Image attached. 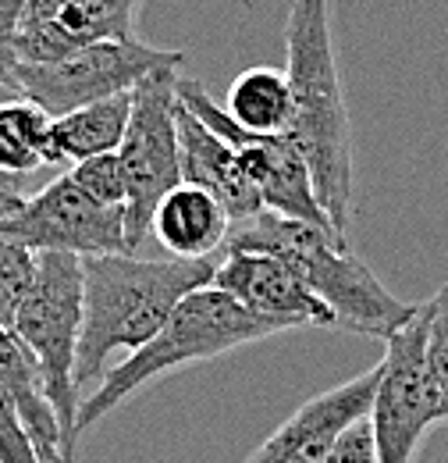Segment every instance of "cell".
<instances>
[{"mask_svg":"<svg viewBox=\"0 0 448 463\" xmlns=\"http://www.w3.org/2000/svg\"><path fill=\"white\" fill-rule=\"evenodd\" d=\"M285 75L292 90V118L285 136L299 146L317 203L335 239L349 246L352 214V132L338 75L331 0H292L285 22Z\"/></svg>","mask_w":448,"mask_h":463,"instance_id":"obj_1","label":"cell"},{"mask_svg":"<svg viewBox=\"0 0 448 463\" xmlns=\"http://www.w3.org/2000/svg\"><path fill=\"white\" fill-rule=\"evenodd\" d=\"M218 257H161L146 260L135 253L82 257V335L75 360V385H100L107 360L117 349L150 343L168 314L196 289L214 282Z\"/></svg>","mask_w":448,"mask_h":463,"instance_id":"obj_2","label":"cell"},{"mask_svg":"<svg viewBox=\"0 0 448 463\" xmlns=\"http://www.w3.org/2000/svg\"><path fill=\"white\" fill-rule=\"evenodd\" d=\"M224 250H257L285 260L299 282L331 310L341 332L388 339L420 307L395 299L363 260L338 246L331 232L275 211H260L257 218L231 225Z\"/></svg>","mask_w":448,"mask_h":463,"instance_id":"obj_3","label":"cell"},{"mask_svg":"<svg viewBox=\"0 0 448 463\" xmlns=\"http://www.w3.org/2000/svg\"><path fill=\"white\" fill-rule=\"evenodd\" d=\"M288 332L278 321H267L253 310H246L238 299H231L228 292L218 286L189 292L174 310L168 314V321L161 325V332L143 343L139 349H132L117 367H111L100 385L79 400V439L97 428L111 410L125 403L132 392L154 385L157 378H164L171 371L185 367V364H207L218 360L231 349H242L249 343H260L267 335Z\"/></svg>","mask_w":448,"mask_h":463,"instance_id":"obj_4","label":"cell"},{"mask_svg":"<svg viewBox=\"0 0 448 463\" xmlns=\"http://www.w3.org/2000/svg\"><path fill=\"white\" fill-rule=\"evenodd\" d=\"M82 257L36 253L33 289L14 310L11 332L33 353L61 424V463H79V385L75 360L82 335Z\"/></svg>","mask_w":448,"mask_h":463,"instance_id":"obj_5","label":"cell"},{"mask_svg":"<svg viewBox=\"0 0 448 463\" xmlns=\"http://www.w3.org/2000/svg\"><path fill=\"white\" fill-rule=\"evenodd\" d=\"M182 51H161L143 40H97L51 64H11V86L51 118L135 90L150 71L178 68Z\"/></svg>","mask_w":448,"mask_h":463,"instance_id":"obj_6","label":"cell"},{"mask_svg":"<svg viewBox=\"0 0 448 463\" xmlns=\"http://www.w3.org/2000/svg\"><path fill=\"white\" fill-rule=\"evenodd\" d=\"M174 79H178V68H157L132 90V118H128L125 139L117 146L121 172L128 182L125 235H128L132 253L150 235L157 203L182 182Z\"/></svg>","mask_w":448,"mask_h":463,"instance_id":"obj_7","label":"cell"},{"mask_svg":"<svg viewBox=\"0 0 448 463\" xmlns=\"http://www.w3.org/2000/svg\"><path fill=\"white\" fill-rule=\"evenodd\" d=\"M381 360V378L370 406V428L378 463H413L416 446L424 442L427 428L442 420L438 396L427 371V310L424 303L416 314L392 332Z\"/></svg>","mask_w":448,"mask_h":463,"instance_id":"obj_8","label":"cell"},{"mask_svg":"<svg viewBox=\"0 0 448 463\" xmlns=\"http://www.w3.org/2000/svg\"><path fill=\"white\" fill-rule=\"evenodd\" d=\"M174 93L178 100L192 111L196 118H203L224 143H231L246 165L249 178L257 182L260 196H264V207L285 214V218H299V222H310L317 229L331 232V222L324 214V207L317 203V193H313V182H310V168L299 154V146L288 139V136H257V132H246L238 128L228 111L221 108V100H214L207 93L203 82L196 79H174ZM338 242V239H335ZM341 246V242H338ZM349 250V246H345Z\"/></svg>","mask_w":448,"mask_h":463,"instance_id":"obj_9","label":"cell"},{"mask_svg":"<svg viewBox=\"0 0 448 463\" xmlns=\"http://www.w3.org/2000/svg\"><path fill=\"white\" fill-rule=\"evenodd\" d=\"M0 239L22 242L33 253H75V257L132 253L125 235V207L97 203L71 182L68 172L47 182L40 193H33L22 211L4 218Z\"/></svg>","mask_w":448,"mask_h":463,"instance_id":"obj_10","label":"cell"},{"mask_svg":"<svg viewBox=\"0 0 448 463\" xmlns=\"http://www.w3.org/2000/svg\"><path fill=\"white\" fill-rule=\"evenodd\" d=\"M378 378H381V364L374 371H363L335 389L306 400L288 420H281L271 439H264L246 457V463H321L331 453L338 435L352 420L370 413Z\"/></svg>","mask_w":448,"mask_h":463,"instance_id":"obj_11","label":"cell"},{"mask_svg":"<svg viewBox=\"0 0 448 463\" xmlns=\"http://www.w3.org/2000/svg\"><path fill=\"white\" fill-rule=\"evenodd\" d=\"M231 299H238L246 310L278 321L288 332L313 325V328H335L331 310L299 282V275L271 253L257 250H224L218 260L214 282Z\"/></svg>","mask_w":448,"mask_h":463,"instance_id":"obj_12","label":"cell"},{"mask_svg":"<svg viewBox=\"0 0 448 463\" xmlns=\"http://www.w3.org/2000/svg\"><path fill=\"white\" fill-rule=\"evenodd\" d=\"M178 165H182V182L200 185L207 193H214L228 211L231 225L257 218L264 207V196L257 189V182L249 178L238 150L231 143H224L221 136L196 118L182 100H178Z\"/></svg>","mask_w":448,"mask_h":463,"instance_id":"obj_13","label":"cell"},{"mask_svg":"<svg viewBox=\"0 0 448 463\" xmlns=\"http://www.w3.org/2000/svg\"><path fill=\"white\" fill-rule=\"evenodd\" d=\"M231 232V218L221 200L200 185L178 182L157 203L150 235L168 250L171 257H214L224 250Z\"/></svg>","mask_w":448,"mask_h":463,"instance_id":"obj_14","label":"cell"},{"mask_svg":"<svg viewBox=\"0 0 448 463\" xmlns=\"http://www.w3.org/2000/svg\"><path fill=\"white\" fill-rule=\"evenodd\" d=\"M0 389L18 406L40 460L61 463V424H57L54 403L47 396L43 374L33 353L18 343V335L7 325H0Z\"/></svg>","mask_w":448,"mask_h":463,"instance_id":"obj_15","label":"cell"},{"mask_svg":"<svg viewBox=\"0 0 448 463\" xmlns=\"http://www.w3.org/2000/svg\"><path fill=\"white\" fill-rule=\"evenodd\" d=\"M132 118V90L114 93L107 100L86 104L79 111H68L51 118V136H47V165H75L97 154H114L125 139Z\"/></svg>","mask_w":448,"mask_h":463,"instance_id":"obj_16","label":"cell"},{"mask_svg":"<svg viewBox=\"0 0 448 463\" xmlns=\"http://www.w3.org/2000/svg\"><path fill=\"white\" fill-rule=\"evenodd\" d=\"M228 118L257 136H285L292 118V90L281 68H249L224 93Z\"/></svg>","mask_w":448,"mask_h":463,"instance_id":"obj_17","label":"cell"},{"mask_svg":"<svg viewBox=\"0 0 448 463\" xmlns=\"http://www.w3.org/2000/svg\"><path fill=\"white\" fill-rule=\"evenodd\" d=\"M51 115L25 97L0 104V168L14 175H33L47 165Z\"/></svg>","mask_w":448,"mask_h":463,"instance_id":"obj_18","label":"cell"},{"mask_svg":"<svg viewBox=\"0 0 448 463\" xmlns=\"http://www.w3.org/2000/svg\"><path fill=\"white\" fill-rule=\"evenodd\" d=\"M135 4L139 0H71L61 14L57 29L75 43H97V40H132L135 33Z\"/></svg>","mask_w":448,"mask_h":463,"instance_id":"obj_19","label":"cell"},{"mask_svg":"<svg viewBox=\"0 0 448 463\" xmlns=\"http://www.w3.org/2000/svg\"><path fill=\"white\" fill-rule=\"evenodd\" d=\"M427 371L438 396V413L448 420V282L427 303Z\"/></svg>","mask_w":448,"mask_h":463,"instance_id":"obj_20","label":"cell"},{"mask_svg":"<svg viewBox=\"0 0 448 463\" xmlns=\"http://www.w3.org/2000/svg\"><path fill=\"white\" fill-rule=\"evenodd\" d=\"M71 182L93 196L97 203L104 207H125L128 203V182L121 172V157L117 150L114 154H97V157H86V161H75L71 165Z\"/></svg>","mask_w":448,"mask_h":463,"instance_id":"obj_21","label":"cell"},{"mask_svg":"<svg viewBox=\"0 0 448 463\" xmlns=\"http://www.w3.org/2000/svg\"><path fill=\"white\" fill-rule=\"evenodd\" d=\"M36 279V253L22 242L0 239V325L11 328L18 303L33 289Z\"/></svg>","mask_w":448,"mask_h":463,"instance_id":"obj_22","label":"cell"},{"mask_svg":"<svg viewBox=\"0 0 448 463\" xmlns=\"http://www.w3.org/2000/svg\"><path fill=\"white\" fill-rule=\"evenodd\" d=\"M0 463H43L14 400L0 389Z\"/></svg>","mask_w":448,"mask_h":463,"instance_id":"obj_23","label":"cell"},{"mask_svg":"<svg viewBox=\"0 0 448 463\" xmlns=\"http://www.w3.org/2000/svg\"><path fill=\"white\" fill-rule=\"evenodd\" d=\"M29 200V175H14L0 168V222L22 211Z\"/></svg>","mask_w":448,"mask_h":463,"instance_id":"obj_24","label":"cell"},{"mask_svg":"<svg viewBox=\"0 0 448 463\" xmlns=\"http://www.w3.org/2000/svg\"><path fill=\"white\" fill-rule=\"evenodd\" d=\"M29 0H0V51L7 54V43H11V33H14V25H18V14H22V7H25ZM11 61V58H7Z\"/></svg>","mask_w":448,"mask_h":463,"instance_id":"obj_25","label":"cell"},{"mask_svg":"<svg viewBox=\"0 0 448 463\" xmlns=\"http://www.w3.org/2000/svg\"><path fill=\"white\" fill-rule=\"evenodd\" d=\"M0 79L11 86V61H7V54H4V51H0Z\"/></svg>","mask_w":448,"mask_h":463,"instance_id":"obj_26","label":"cell"},{"mask_svg":"<svg viewBox=\"0 0 448 463\" xmlns=\"http://www.w3.org/2000/svg\"><path fill=\"white\" fill-rule=\"evenodd\" d=\"M11 97H18V90H14V86H7V82L0 79V104H4V100H11Z\"/></svg>","mask_w":448,"mask_h":463,"instance_id":"obj_27","label":"cell"}]
</instances>
